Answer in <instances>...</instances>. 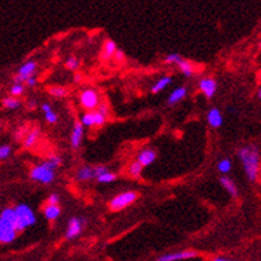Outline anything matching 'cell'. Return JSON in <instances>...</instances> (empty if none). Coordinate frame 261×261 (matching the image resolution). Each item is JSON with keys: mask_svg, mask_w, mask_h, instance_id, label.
Wrapping results in <instances>:
<instances>
[{"mask_svg": "<svg viewBox=\"0 0 261 261\" xmlns=\"http://www.w3.org/2000/svg\"><path fill=\"white\" fill-rule=\"evenodd\" d=\"M80 124H82L83 127H95L94 111L83 114V116H82V120H80Z\"/></svg>", "mask_w": 261, "mask_h": 261, "instance_id": "obj_23", "label": "cell"}, {"mask_svg": "<svg viewBox=\"0 0 261 261\" xmlns=\"http://www.w3.org/2000/svg\"><path fill=\"white\" fill-rule=\"evenodd\" d=\"M11 152H12V149H11L10 146L0 147V160H5L7 157H10Z\"/></svg>", "mask_w": 261, "mask_h": 261, "instance_id": "obj_32", "label": "cell"}, {"mask_svg": "<svg viewBox=\"0 0 261 261\" xmlns=\"http://www.w3.org/2000/svg\"><path fill=\"white\" fill-rule=\"evenodd\" d=\"M65 67L68 68V69H72V71H75V69H78L79 68V60L75 56H72V58H69L67 60V63H65Z\"/></svg>", "mask_w": 261, "mask_h": 261, "instance_id": "obj_33", "label": "cell"}, {"mask_svg": "<svg viewBox=\"0 0 261 261\" xmlns=\"http://www.w3.org/2000/svg\"><path fill=\"white\" fill-rule=\"evenodd\" d=\"M42 110L44 112V116H46V119L49 124H53V123H56L58 121V114L52 110V107L48 104V103H44L42 105Z\"/></svg>", "mask_w": 261, "mask_h": 261, "instance_id": "obj_19", "label": "cell"}, {"mask_svg": "<svg viewBox=\"0 0 261 261\" xmlns=\"http://www.w3.org/2000/svg\"><path fill=\"white\" fill-rule=\"evenodd\" d=\"M181 56L179 53H169L165 56V63L168 64H178L180 60H181Z\"/></svg>", "mask_w": 261, "mask_h": 261, "instance_id": "obj_31", "label": "cell"}, {"mask_svg": "<svg viewBox=\"0 0 261 261\" xmlns=\"http://www.w3.org/2000/svg\"><path fill=\"white\" fill-rule=\"evenodd\" d=\"M83 219H80V217H71L69 221H68V228L67 232H65V239L68 240H72L75 239L76 236H79L82 233V230H83V225H84Z\"/></svg>", "mask_w": 261, "mask_h": 261, "instance_id": "obj_9", "label": "cell"}, {"mask_svg": "<svg viewBox=\"0 0 261 261\" xmlns=\"http://www.w3.org/2000/svg\"><path fill=\"white\" fill-rule=\"evenodd\" d=\"M114 56H115L116 60H121V59L124 58V52H123V51H119V49H117V51H116L115 55H114Z\"/></svg>", "mask_w": 261, "mask_h": 261, "instance_id": "obj_37", "label": "cell"}, {"mask_svg": "<svg viewBox=\"0 0 261 261\" xmlns=\"http://www.w3.org/2000/svg\"><path fill=\"white\" fill-rule=\"evenodd\" d=\"M198 256V253L196 251H180V252H173V253H167V255H163L157 259V261H181V260H189V259H194V257Z\"/></svg>", "mask_w": 261, "mask_h": 261, "instance_id": "obj_8", "label": "cell"}, {"mask_svg": "<svg viewBox=\"0 0 261 261\" xmlns=\"http://www.w3.org/2000/svg\"><path fill=\"white\" fill-rule=\"evenodd\" d=\"M139 195L133 192V191H128V192H123V194L117 195L110 201V208L112 211H121V209L127 208L130 204L135 203L136 198Z\"/></svg>", "mask_w": 261, "mask_h": 261, "instance_id": "obj_5", "label": "cell"}, {"mask_svg": "<svg viewBox=\"0 0 261 261\" xmlns=\"http://www.w3.org/2000/svg\"><path fill=\"white\" fill-rule=\"evenodd\" d=\"M178 67L180 68V71H181L185 76H188V78H191V76L194 75V71H195L194 65H192V63H189L188 60H185L184 58L179 62Z\"/></svg>", "mask_w": 261, "mask_h": 261, "instance_id": "obj_22", "label": "cell"}, {"mask_svg": "<svg viewBox=\"0 0 261 261\" xmlns=\"http://www.w3.org/2000/svg\"><path fill=\"white\" fill-rule=\"evenodd\" d=\"M220 183H221V185L227 189V192H228L232 197H237V195H239L237 185H236V184L233 183L229 178H225V176H223V178L220 179Z\"/></svg>", "mask_w": 261, "mask_h": 261, "instance_id": "obj_15", "label": "cell"}, {"mask_svg": "<svg viewBox=\"0 0 261 261\" xmlns=\"http://www.w3.org/2000/svg\"><path fill=\"white\" fill-rule=\"evenodd\" d=\"M76 179L79 181H88L91 179H94V168L82 167L76 173Z\"/></svg>", "mask_w": 261, "mask_h": 261, "instance_id": "obj_17", "label": "cell"}, {"mask_svg": "<svg viewBox=\"0 0 261 261\" xmlns=\"http://www.w3.org/2000/svg\"><path fill=\"white\" fill-rule=\"evenodd\" d=\"M75 80H76V82H79V80H80V76H79V75H76V76H75Z\"/></svg>", "mask_w": 261, "mask_h": 261, "instance_id": "obj_39", "label": "cell"}, {"mask_svg": "<svg viewBox=\"0 0 261 261\" xmlns=\"http://www.w3.org/2000/svg\"><path fill=\"white\" fill-rule=\"evenodd\" d=\"M128 172H130V176H133V178H140L141 172H143V167H141V164H139L137 162L130 163V168H128Z\"/></svg>", "mask_w": 261, "mask_h": 261, "instance_id": "obj_25", "label": "cell"}, {"mask_svg": "<svg viewBox=\"0 0 261 261\" xmlns=\"http://www.w3.org/2000/svg\"><path fill=\"white\" fill-rule=\"evenodd\" d=\"M26 83H27V85H28V87H35V85H36V79L32 76V78L27 79Z\"/></svg>", "mask_w": 261, "mask_h": 261, "instance_id": "obj_36", "label": "cell"}, {"mask_svg": "<svg viewBox=\"0 0 261 261\" xmlns=\"http://www.w3.org/2000/svg\"><path fill=\"white\" fill-rule=\"evenodd\" d=\"M198 87H200V89L203 91V94L205 95L208 99H211V98H213V95L216 94L217 82H216L213 78H205L198 83Z\"/></svg>", "mask_w": 261, "mask_h": 261, "instance_id": "obj_10", "label": "cell"}, {"mask_svg": "<svg viewBox=\"0 0 261 261\" xmlns=\"http://www.w3.org/2000/svg\"><path fill=\"white\" fill-rule=\"evenodd\" d=\"M36 223V217L35 213L32 212V209L26 205V204H20L15 208V228L17 232L24 230L28 227H31Z\"/></svg>", "mask_w": 261, "mask_h": 261, "instance_id": "obj_3", "label": "cell"}, {"mask_svg": "<svg viewBox=\"0 0 261 261\" xmlns=\"http://www.w3.org/2000/svg\"><path fill=\"white\" fill-rule=\"evenodd\" d=\"M16 236L17 230L15 228V209L5 208L0 213V243H12Z\"/></svg>", "mask_w": 261, "mask_h": 261, "instance_id": "obj_2", "label": "cell"}, {"mask_svg": "<svg viewBox=\"0 0 261 261\" xmlns=\"http://www.w3.org/2000/svg\"><path fill=\"white\" fill-rule=\"evenodd\" d=\"M239 157L245 169L246 178L255 183L260 173V151L256 146H245L239 149Z\"/></svg>", "mask_w": 261, "mask_h": 261, "instance_id": "obj_1", "label": "cell"}, {"mask_svg": "<svg viewBox=\"0 0 261 261\" xmlns=\"http://www.w3.org/2000/svg\"><path fill=\"white\" fill-rule=\"evenodd\" d=\"M217 169H219V172L221 173H229L230 169H232V162H230L229 159H223V160H220L219 164H217Z\"/></svg>", "mask_w": 261, "mask_h": 261, "instance_id": "obj_24", "label": "cell"}, {"mask_svg": "<svg viewBox=\"0 0 261 261\" xmlns=\"http://www.w3.org/2000/svg\"><path fill=\"white\" fill-rule=\"evenodd\" d=\"M117 51V46L114 40H107L104 43V48H103V58L111 59L114 58V55Z\"/></svg>", "mask_w": 261, "mask_h": 261, "instance_id": "obj_20", "label": "cell"}, {"mask_svg": "<svg viewBox=\"0 0 261 261\" xmlns=\"http://www.w3.org/2000/svg\"><path fill=\"white\" fill-rule=\"evenodd\" d=\"M257 96H259V99H260V96H261V91H260V89L257 91Z\"/></svg>", "mask_w": 261, "mask_h": 261, "instance_id": "obj_40", "label": "cell"}, {"mask_svg": "<svg viewBox=\"0 0 261 261\" xmlns=\"http://www.w3.org/2000/svg\"><path fill=\"white\" fill-rule=\"evenodd\" d=\"M62 163H63V160H62V157L60 156H51L48 160L44 162V164H46L48 168H51V169L55 171V168L60 167V165H62Z\"/></svg>", "mask_w": 261, "mask_h": 261, "instance_id": "obj_27", "label": "cell"}, {"mask_svg": "<svg viewBox=\"0 0 261 261\" xmlns=\"http://www.w3.org/2000/svg\"><path fill=\"white\" fill-rule=\"evenodd\" d=\"M39 135H40V130L39 128H33L32 130H30L28 132V135L26 136V139H24V147L26 148H31V147H33L35 144H36L37 139H39Z\"/></svg>", "mask_w": 261, "mask_h": 261, "instance_id": "obj_16", "label": "cell"}, {"mask_svg": "<svg viewBox=\"0 0 261 261\" xmlns=\"http://www.w3.org/2000/svg\"><path fill=\"white\" fill-rule=\"evenodd\" d=\"M156 152L153 151V149L147 148V149H143V151L137 155V160H136V162L141 164V167H147V165H151L152 163L156 160Z\"/></svg>", "mask_w": 261, "mask_h": 261, "instance_id": "obj_11", "label": "cell"}, {"mask_svg": "<svg viewBox=\"0 0 261 261\" xmlns=\"http://www.w3.org/2000/svg\"><path fill=\"white\" fill-rule=\"evenodd\" d=\"M37 64L36 62H33V60H30V62H27L19 68V72L16 75L15 78H14V82L15 84H21L23 82H27V79H30L33 76V72L36 71Z\"/></svg>", "mask_w": 261, "mask_h": 261, "instance_id": "obj_7", "label": "cell"}, {"mask_svg": "<svg viewBox=\"0 0 261 261\" xmlns=\"http://www.w3.org/2000/svg\"><path fill=\"white\" fill-rule=\"evenodd\" d=\"M115 180H116V175L114 172H110V171H108V172L103 173L101 176H99V178H98V181L101 184L112 183V181H115Z\"/></svg>", "mask_w": 261, "mask_h": 261, "instance_id": "obj_29", "label": "cell"}, {"mask_svg": "<svg viewBox=\"0 0 261 261\" xmlns=\"http://www.w3.org/2000/svg\"><path fill=\"white\" fill-rule=\"evenodd\" d=\"M3 105H4L5 108H10V110H16V108H19L20 107V100L16 99V98H5L3 100Z\"/></svg>", "mask_w": 261, "mask_h": 261, "instance_id": "obj_26", "label": "cell"}, {"mask_svg": "<svg viewBox=\"0 0 261 261\" xmlns=\"http://www.w3.org/2000/svg\"><path fill=\"white\" fill-rule=\"evenodd\" d=\"M48 92L52 95V96H56V98H64L67 96L68 91L64 87H59V85H55V87H49Z\"/></svg>", "mask_w": 261, "mask_h": 261, "instance_id": "obj_28", "label": "cell"}, {"mask_svg": "<svg viewBox=\"0 0 261 261\" xmlns=\"http://www.w3.org/2000/svg\"><path fill=\"white\" fill-rule=\"evenodd\" d=\"M171 80L172 79L169 78V76H164V78L159 79L156 82V84L152 87V94H159L160 91H163V89H165L171 84Z\"/></svg>", "mask_w": 261, "mask_h": 261, "instance_id": "obj_21", "label": "cell"}, {"mask_svg": "<svg viewBox=\"0 0 261 261\" xmlns=\"http://www.w3.org/2000/svg\"><path fill=\"white\" fill-rule=\"evenodd\" d=\"M24 92V85L23 84H14L12 88H11V94H12V98H16V96H20Z\"/></svg>", "mask_w": 261, "mask_h": 261, "instance_id": "obj_30", "label": "cell"}, {"mask_svg": "<svg viewBox=\"0 0 261 261\" xmlns=\"http://www.w3.org/2000/svg\"><path fill=\"white\" fill-rule=\"evenodd\" d=\"M80 104L83 105L84 110H87V112L95 111L100 104L99 94L95 89H84L80 95Z\"/></svg>", "mask_w": 261, "mask_h": 261, "instance_id": "obj_6", "label": "cell"}, {"mask_svg": "<svg viewBox=\"0 0 261 261\" xmlns=\"http://www.w3.org/2000/svg\"><path fill=\"white\" fill-rule=\"evenodd\" d=\"M62 213V209L59 205H47L46 208H44V216L47 217L48 220H56Z\"/></svg>", "mask_w": 261, "mask_h": 261, "instance_id": "obj_18", "label": "cell"}, {"mask_svg": "<svg viewBox=\"0 0 261 261\" xmlns=\"http://www.w3.org/2000/svg\"><path fill=\"white\" fill-rule=\"evenodd\" d=\"M212 261H233V260H229V259H224V257H216V259H213Z\"/></svg>", "mask_w": 261, "mask_h": 261, "instance_id": "obj_38", "label": "cell"}, {"mask_svg": "<svg viewBox=\"0 0 261 261\" xmlns=\"http://www.w3.org/2000/svg\"><path fill=\"white\" fill-rule=\"evenodd\" d=\"M208 123L209 126L213 127V128H219L223 124V115H221V112L217 108H212V110L208 112Z\"/></svg>", "mask_w": 261, "mask_h": 261, "instance_id": "obj_13", "label": "cell"}, {"mask_svg": "<svg viewBox=\"0 0 261 261\" xmlns=\"http://www.w3.org/2000/svg\"><path fill=\"white\" fill-rule=\"evenodd\" d=\"M185 95H187V88L185 87H179V88L173 89V92L168 98V103L171 105L176 104L180 100H183L185 98Z\"/></svg>", "mask_w": 261, "mask_h": 261, "instance_id": "obj_14", "label": "cell"}, {"mask_svg": "<svg viewBox=\"0 0 261 261\" xmlns=\"http://www.w3.org/2000/svg\"><path fill=\"white\" fill-rule=\"evenodd\" d=\"M59 201H60V197L56 194H52L48 197V205H59Z\"/></svg>", "mask_w": 261, "mask_h": 261, "instance_id": "obj_35", "label": "cell"}, {"mask_svg": "<svg viewBox=\"0 0 261 261\" xmlns=\"http://www.w3.org/2000/svg\"><path fill=\"white\" fill-rule=\"evenodd\" d=\"M108 172V169L107 167H103V165H99V167H95L94 168V178L98 179L99 176H101L103 173Z\"/></svg>", "mask_w": 261, "mask_h": 261, "instance_id": "obj_34", "label": "cell"}, {"mask_svg": "<svg viewBox=\"0 0 261 261\" xmlns=\"http://www.w3.org/2000/svg\"><path fill=\"white\" fill-rule=\"evenodd\" d=\"M31 179L42 184H51L55 180V172L53 169L48 168L44 163H42L40 165L32 168Z\"/></svg>", "mask_w": 261, "mask_h": 261, "instance_id": "obj_4", "label": "cell"}, {"mask_svg": "<svg viewBox=\"0 0 261 261\" xmlns=\"http://www.w3.org/2000/svg\"><path fill=\"white\" fill-rule=\"evenodd\" d=\"M83 133H84V127L80 124V121H76L75 123V127H73L72 135H71V146L75 149H78L80 144H82V140H83Z\"/></svg>", "mask_w": 261, "mask_h": 261, "instance_id": "obj_12", "label": "cell"}]
</instances>
